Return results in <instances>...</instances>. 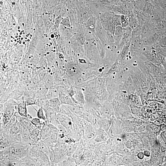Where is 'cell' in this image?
I'll list each match as a JSON object with an SVG mask.
<instances>
[{"instance_id": "9", "label": "cell", "mask_w": 166, "mask_h": 166, "mask_svg": "<svg viewBox=\"0 0 166 166\" xmlns=\"http://www.w3.org/2000/svg\"><path fill=\"white\" fill-rule=\"evenodd\" d=\"M60 103L59 100L57 98L49 100L48 103V107L53 109L58 112L60 109Z\"/></svg>"}, {"instance_id": "14", "label": "cell", "mask_w": 166, "mask_h": 166, "mask_svg": "<svg viewBox=\"0 0 166 166\" xmlns=\"http://www.w3.org/2000/svg\"><path fill=\"white\" fill-rule=\"evenodd\" d=\"M45 123V121H43V122H41V123H33V124L35 128L40 130V131L42 130L43 127L44 126Z\"/></svg>"}, {"instance_id": "10", "label": "cell", "mask_w": 166, "mask_h": 166, "mask_svg": "<svg viewBox=\"0 0 166 166\" xmlns=\"http://www.w3.org/2000/svg\"><path fill=\"white\" fill-rule=\"evenodd\" d=\"M32 107L34 109V110L36 112L37 117L39 119L43 120L44 121H46V117L44 114L43 112L44 110L43 108L42 107H39L38 110H37L32 106Z\"/></svg>"}, {"instance_id": "6", "label": "cell", "mask_w": 166, "mask_h": 166, "mask_svg": "<svg viewBox=\"0 0 166 166\" xmlns=\"http://www.w3.org/2000/svg\"><path fill=\"white\" fill-rule=\"evenodd\" d=\"M59 120L61 125L67 131H70L72 129V123L71 119L67 116L62 114H58Z\"/></svg>"}, {"instance_id": "7", "label": "cell", "mask_w": 166, "mask_h": 166, "mask_svg": "<svg viewBox=\"0 0 166 166\" xmlns=\"http://www.w3.org/2000/svg\"><path fill=\"white\" fill-rule=\"evenodd\" d=\"M40 131L39 130L34 128L30 132V136L32 140V145L37 144L39 141L41 140Z\"/></svg>"}, {"instance_id": "12", "label": "cell", "mask_w": 166, "mask_h": 166, "mask_svg": "<svg viewBox=\"0 0 166 166\" xmlns=\"http://www.w3.org/2000/svg\"><path fill=\"white\" fill-rule=\"evenodd\" d=\"M25 103L27 106H32L33 105H36L37 99L33 98H28L24 99Z\"/></svg>"}, {"instance_id": "8", "label": "cell", "mask_w": 166, "mask_h": 166, "mask_svg": "<svg viewBox=\"0 0 166 166\" xmlns=\"http://www.w3.org/2000/svg\"><path fill=\"white\" fill-rule=\"evenodd\" d=\"M22 143L32 145V140L30 136V132L28 130L22 129L21 132Z\"/></svg>"}, {"instance_id": "2", "label": "cell", "mask_w": 166, "mask_h": 166, "mask_svg": "<svg viewBox=\"0 0 166 166\" xmlns=\"http://www.w3.org/2000/svg\"><path fill=\"white\" fill-rule=\"evenodd\" d=\"M32 146L28 144L11 142L9 147L10 155L20 160L29 155Z\"/></svg>"}, {"instance_id": "4", "label": "cell", "mask_w": 166, "mask_h": 166, "mask_svg": "<svg viewBox=\"0 0 166 166\" xmlns=\"http://www.w3.org/2000/svg\"><path fill=\"white\" fill-rule=\"evenodd\" d=\"M17 102V111L21 117L28 118V115L27 105L24 98L22 99Z\"/></svg>"}, {"instance_id": "1", "label": "cell", "mask_w": 166, "mask_h": 166, "mask_svg": "<svg viewBox=\"0 0 166 166\" xmlns=\"http://www.w3.org/2000/svg\"><path fill=\"white\" fill-rule=\"evenodd\" d=\"M17 111V102L11 99L3 104L1 108V125L5 126Z\"/></svg>"}, {"instance_id": "13", "label": "cell", "mask_w": 166, "mask_h": 166, "mask_svg": "<svg viewBox=\"0 0 166 166\" xmlns=\"http://www.w3.org/2000/svg\"><path fill=\"white\" fill-rule=\"evenodd\" d=\"M28 118L30 119V121L32 123H41L40 119H39L38 117H32L31 115L29 114Z\"/></svg>"}, {"instance_id": "5", "label": "cell", "mask_w": 166, "mask_h": 166, "mask_svg": "<svg viewBox=\"0 0 166 166\" xmlns=\"http://www.w3.org/2000/svg\"><path fill=\"white\" fill-rule=\"evenodd\" d=\"M17 117L22 129L28 130L30 132L35 128L34 126L29 118H26L21 116L19 114L18 112Z\"/></svg>"}, {"instance_id": "11", "label": "cell", "mask_w": 166, "mask_h": 166, "mask_svg": "<svg viewBox=\"0 0 166 166\" xmlns=\"http://www.w3.org/2000/svg\"><path fill=\"white\" fill-rule=\"evenodd\" d=\"M59 99L61 104H71V100L67 96L64 94H60Z\"/></svg>"}, {"instance_id": "3", "label": "cell", "mask_w": 166, "mask_h": 166, "mask_svg": "<svg viewBox=\"0 0 166 166\" xmlns=\"http://www.w3.org/2000/svg\"><path fill=\"white\" fill-rule=\"evenodd\" d=\"M54 132H59L57 128L53 125L46 121L40 130V135L41 140L43 141L49 137Z\"/></svg>"}]
</instances>
